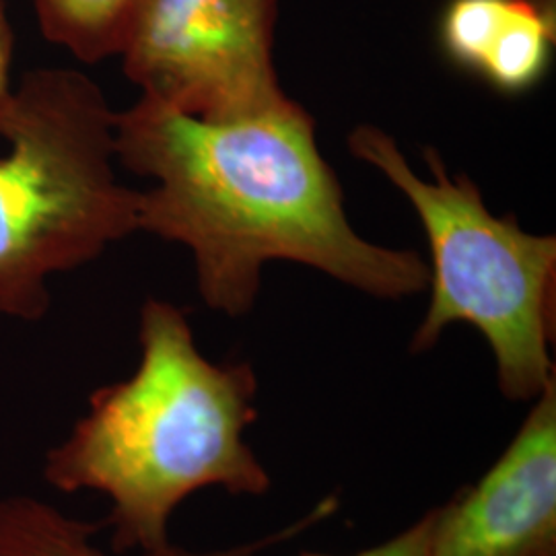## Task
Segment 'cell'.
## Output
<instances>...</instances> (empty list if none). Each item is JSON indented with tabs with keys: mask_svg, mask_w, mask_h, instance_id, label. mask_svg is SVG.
Listing matches in <instances>:
<instances>
[{
	"mask_svg": "<svg viewBox=\"0 0 556 556\" xmlns=\"http://www.w3.org/2000/svg\"><path fill=\"white\" fill-rule=\"evenodd\" d=\"M140 361L130 378L96 390L89 410L43 464L62 493H100L114 553H157L186 498L220 489L262 497L273 478L245 439L258 420L250 363H215L169 301L140 309Z\"/></svg>",
	"mask_w": 556,
	"mask_h": 556,
	"instance_id": "obj_2",
	"label": "cell"
},
{
	"mask_svg": "<svg viewBox=\"0 0 556 556\" xmlns=\"http://www.w3.org/2000/svg\"><path fill=\"white\" fill-rule=\"evenodd\" d=\"M556 43V0H450L439 46L459 71L503 96L536 89Z\"/></svg>",
	"mask_w": 556,
	"mask_h": 556,
	"instance_id": "obj_7",
	"label": "cell"
},
{
	"mask_svg": "<svg viewBox=\"0 0 556 556\" xmlns=\"http://www.w3.org/2000/svg\"><path fill=\"white\" fill-rule=\"evenodd\" d=\"M349 151L376 167L413 204L431 248L427 314L410 351H431L443 332L468 324L489 342L498 392L532 402L556 379V239L534 236L516 217H497L466 174L452 178L433 147L431 178H420L396 140L374 124L349 135Z\"/></svg>",
	"mask_w": 556,
	"mask_h": 556,
	"instance_id": "obj_4",
	"label": "cell"
},
{
	"mask_svg": "<svg viewBox=\"0 0 556 556\" xmlns=\"http://www.w3.org/2000/svg\"><path fill=\"white\" fill-rule=\"evenodd\" d=\"M338 507L337 495H330L321 498L309 514L277 532L227 548L190 551L169 544L157 553L137 556H260L330 519ZM100 530L98 523L68 516L38 497L11 495L0 498V556H114L96 542Z\"/></svg>",
	"mask_w": 556,
	"mask_h": 556,
	"instance_id": "obj_8",
	"label": "cell"
},
{
	"mask_svg": "<svg viewBox=\"0 0 556 556\" xmlns=\"http://www.w3.org/2000/svg\"><path fill=\"white\" fill-rule=\"evenodd\" d=\"M280 0H142L122 48L142 98L202 119L258 114L287 98L275 66Z\"/></svg>",
	"mask_w": 556,
	"mask_h": 556,
	"instance_id": "obj_5",
	"label": "cell"
},
{
	"mask_svg": "<svg viewBox=\"0 0 556 556\" xmlns=\"http://www.w3.org/2000/svg\"><path fill=\"white\" fill-rule=\"evenodd\" d=\"M0 137V316L38 321L48 278L139 231L140 192L114 169L116 112L79 71L25 73Z\"/></svg>",
	"mask_w": 556,
	"mask_h": 556,
	"instance_id": "obj_3",
	"label": "cell"
},
{
	"mask_svg": "<svg viewBox=\"0 0 556 556\" xmlns=\"http://www.w3.org/2000/svg\"><path fill=\"white\" fill-rule=\"evenodd\" d=\"M477 484L433 509L429 556H556V379Z\"/></svg>",
	"mask_w": 556,
	"mask_h": 556,
	"instance_id": "obj_6",
	"label": "cell"
},
{
	"mask_svg": "<svg viewBox=\"0 0 556 556\" xmlns=\"http://www.w3.org/2000/svg\"><path fill=\"white\" fill-rule=\"evenodd\" d=\"M116 161L151 178L139 231L192 252L200 298L229 318L256 305L268 262H295L378 299L429 289L413 250L358 236L316 119L289 96L258 114L202 119L142 98L116 112Z\"/></svg>",
	"mask_w": 556,
	"mask_h": 556,
	"instance_id": "obj_1",
	"label": "cell"
},
{
	"mask_svg": "<svg viewBox=\"0 0 556 556\" xmlns=\"http://www.w3.org/2000/svg\"><path fill=\"white\" fill-rule=\"evenodd\" d=\"M43 38L87 64L119 56L142 0H31Z\"/></svg>",
	"mask_w": 556,
	"mask_h": 556,
	"instance_id": "obj_9",
	"label": "cell"
},
{
	"mask_svg": "<svg viewBox=\"0 0 556 556\" xmlns=\"http://www.w3.org/2000/svg\"><path fill=\"white\" fill-rule=\"evenodd\" d=\"M15 50V36L13 27L7 15V4L0 0V116L7 110V103L11 100L13 87H11V62Z\"/></svg>",
	"mask_w": 556,
	"mask_h": 556,
	"instance_id": "obj_11",
	"label": "cell"
},
{
	"mask_svg": "<svg viewBox=\"0 0 556 556\" xmlns=\"http://www.w3.org/2000/svg\"><path fill=\"white\" fill-rule=\"evenodd\" d=\"M433 509H429L417 521H413L406 530L396 536L379 542L371 548H365L355 555H324V553H303L299 556H429V538H431Z\"/></svg>",
	"mask_w": 556,
	"mask_h": 556,
	"instance_id": "obj_10",
	"label": "cell"
}]
</instances>
